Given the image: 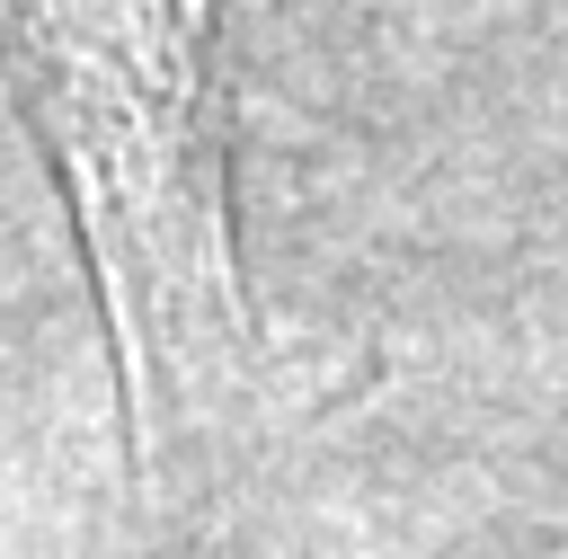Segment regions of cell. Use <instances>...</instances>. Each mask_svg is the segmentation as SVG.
I'll return each mask as SVG.
<instances>
[{
  "mask_svg": "<svg viewBox=\"0 0 568 559\" xmlns=\"http://www.w3.org/2000/svg\"><path fill=\"white\" fill-rule=\"evenodd\" d=\"M62 160L106 240L133 355L222 311L213 240V0H18Z\"/></svg>",
  "mask_w": 568,
  "mask_h": 559,
  "instance_id": "cell-1",
  "label": "cell"
}]
</instances>
